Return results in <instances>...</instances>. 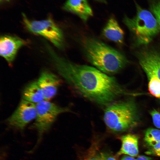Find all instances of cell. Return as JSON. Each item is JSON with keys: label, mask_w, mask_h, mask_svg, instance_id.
I'll list each match as a JSON object with an SVG mask.
<instances>
[{"label": "cell", "mask_w": 160, "mask_h": 160, "mask_svg": "<svg viewBox=\"0 0 160 160\" xmlns=\"http://www.w3.org/2000/svg\"><path fill=\"white\" fill-rule=\"evenodd\" d=\"M136 14L132 18L125 16L123 22L135 37L138 44H149L160 32V26L151 13L135 2Z\"/></svg>", "instance_id": "4"}, {"label": "cell", "mask_w": 160, "mask_h": 160, "mask_svg": "<svg viewBox=\"0 0 160 160\" xmlns=\"http://www.w3.org/2000/svg\"><path fill=\"white\" fill-rule=\"evenodd\" d=\"M138 60L145 72H150L160 79V54L154 50L144 51L139 54Z\"/></svg>", "instance_id": "10"}, {"label": "cell", "mask_w": 160, "mask_h": 160, "mask_svg": "<svg viewBox=\"0 0 160 160\" xmlns=\"http://www.w3.org/2000/svg\"><path fill=\"white\" fill-rule=\"evenodd\" d=\"M27 44L26 41L17 36L2 35L0 38V55L9 65H12L18 51Z\"/></svg>", "instance_id": "8"}, {"label": "cell", "mask_w": 160, "mask_h": 160, "mask_svg": "<svg viewBox=\"0 0 160 160\" xmlns=\"http://www.w3.org/2000/svg\"><path fill=\"white\" fill-rule=\"evenodd\" d=\"M149 7L160 26V0H150Z\"/></svg>", "instance_id": "17"}, {"label": "cell", "mask_w": 160, "mask_h": 160, "mask_svg": "<svg viewBox=\"0 0 160 160\" xmlns=\"http://www.w3.org/2000/svg\"><path fill=\"white\" fill-rule=\"evenodd\" d=\"M150 114L154 125L160 129V113L156 110L153 109L150 112Z\"/></svg>", "instance_id": "18"}, {"label": "cell", "mask_w": 160, "mask_h": 160, "mask_svg": "<svg viewBox=\"0 0 160 160\" xmlns=\"http://www.w3.org/2000/svg\"><path fill=\"white\" fill-rule=\"evenodd\" d=\"M103 120L107 127L113 132H122L130 129L139 122L136 105L131 100L111 103L105 110Z\"/></svg>", "instance_id": "3"}, {"label": "cell", "mask_w": 160, "mask_h": 160, "mask_svg": "<svg viewBox=\"0 0 160 160\" xmlns=\"http://www.w3.org/2000/svg\"><path fill=\"white\" fill-rule=\"evenodd\" d=\"M137 160H153L150 157L145 156H139L136 159Z\"/></svg>", "instance_id": "21"}, {"label": "cell", "mask_w": 160, "mask_h": 160, "mask_svg": "<svg viewBox=\"0 0 160 160\" xmlns=\"http://www.w3.org/2000/svg\"><path fill=\"white\" fill-rule=\"evenodd\" d=\"M36 104V115L34 127L38 133L39 143L44 134L50 129L57 116L69 111V110L45 100Z\"/></svg>", "instance_id": "6"}, {"label": "cell", "mask_w": 160, "mask_h": 160, "mask_svg": "<svg viewBox=\"0 0 160 160\" xmlns=\"http://www.w3.org/2000/svg\"><path fill=\"white\" fill-rule=\"evenodd\" d=\"M86 160H105L104 154L101 153L92 155Z\"/></svg>", "instance_id": "20"}, {"label": "cell", "mask_w": 160, "mask_h": 160, "mask_svg": "<svg viewBox=\"0 0 160 160\" xmlns=\"http://www.w3.org/2000/svg\"><path fill=\"white\" fill-rule=\"evenodd\" d=\"M81 45L88 61L106 74L118 72L127 63L123 54L95 37H85L81 41Z\"/></svg>", "instance_id": "2"}, {"label": "cell", "mask_w": 160, "mask_h": 160, "mask_svg": "<svg viewBox=\"0 0 160 160\" xmlns=\"http://www.w3.org/2000/svg\"><path fill=\"white\" fill-rule=\"evenodd\" d=\"M36 115V104L22 99L16 109L6 120V122L12 127L23 130L35 119Z\"/></svg>", "instance_id": "7"}, {"label": "cell", "mask_w": 160, "mask_h": 160, "mask_svg": "<svg viewBox=\"0 0 160 160\" xmlns=\"http://www.w3.org/2000/svg\"><path fill=\"white\" fill-rule=\"evenodd\" d=\"M145 153L148 155H152L160 157V142L154 146L151 147Z\"/></svg>", "instance_id": "19"}, {"label": "cell", "mask_w": 160, "mask_h": 160, "mask_svg": "<svg viewBox=\"0 0 160 160\" xmlns=\"http://www.w3.org/2000/svg\"><path fill=\"white\" fill-rule=\"evenodd\" d=\"M37 81L44 100L49 101L56 95L61 83V80L57 75L47 71L41 73Z\"/></svg>", "instance_id": "9"}, {"label": "cell", "mask_w": 160, "mask_h": 160, "mask_svg": "<svg viewBox=\"0 0 160 160\" xmlns=\"http://www.w3.org/2000/svg\"><path fill=\"white\" fill-rule=\"evenodd\" d=\"M97 1L100 2L101 3H103L105 4L106 3V0H95Z\"/></svg>", "instance_id": "24"}, {"label": "cell", "mask_w": 160, "mask_h": 160, "mask_svg": "<svg viewBox=\"0 0 160 160\" xmlns=\"http://www.w3.org/2000/svg\"><path fill=\"white\" fill-rule=\"evenodd\" d=\"M9 0H0V1L1 2H3L7 1H8Z\"/></svg>", "instance_id": "25"}, {"label": "cell", "mask_w": 160, "mask_h": 160, "mask_svg": "<svg viewBox=\"0 0 160 160\" xmlns=\"http://www.w3.org/2000/svg\"><path fill=\"white\" fill-rule=\"evenodd\" d=\"M145 72L148 80V88L150 93L154 97L160 98V79L150 72Z\"/></svg>", "instance_id": "15"}, {"label": "cell", "mask_w": 160, "mask_h": 160, "mask_svg": "<svg viewBox=\"0 0 160 160\" xmlns=\"http://www.w3.org/2000/svg\"><path fill=\"white\" fill-rule=\"evenodd\" d=\"M22 15L24 25L29 31L44 38L59 49L63 48V33L50 16L45 19L37 20H30L24 13Z\"/></svg>", "instance_id": "5"}, {"label": "cell", "mask_w": 160, "mask_h": 160, "mask_svg": "<svg viewBox=\"0 0 160 160\" xmlns=\"http://www.w3.org/2000/svg\"><path fill=\"white\" fill-rule=\"evenodd\" d=\"M121 160H137L136 159H135L133 157L128 156H125L123 157Z\"/></svg>", "instance_id": "22"}, {"label": "cell", "mask_w": 160, "mask_h": 160, "mask_svg": "<svg viewBox=\"0 0 160 160\" xmlns=\"http://www.w3.org/2000/svg\"><path fill=\"white\" fill-rule=\"evenodd\" d=\"M22 99L36 104L44 100L43 93L37 81L29 83L22 93Z\"/></svg>", "instance_id": "14"}, {"label": "cell", "mask_w": 160, "mask_h": 160, "mask_svg": "<svg viewBox=\"0 0 160 160\" xmlns=\"http://www.w3.org/2000/svg\"><path fill=\"white\" fill-rule=\"evenodd\" d=\"M105 160H117L113 157L109 155L104 154Z\"/></svg>", "instance_id": "23"}, {"label": "cell", "mask_w": 160, "mask_h": 160, "mask_svg": "<svg viewBox=\"0 0 160 160\" xmlns=\"http://www.w3.org/2000/svg\"><path fill=\"white\" fill-rule=\"evenodd\" d=\"M103 36L106 39L121 44L123 43L124 33L115 18H109L102 31Z\"/></svg>", "instance_id": "12"}, {"label": "cell", "mask_w": 160, "mask_h": 160, "mask_svg": "<svg viewBox=\"0 0 160 160\" xmlns=\"http://www.w3.org/2000/svg\"><path fill=\"white\" fill-rule=\"evenodd\" d=\"M49 54L59 74L84 97L107 106L125 94L116 79L96 68L77 64L57 54L53 49Z\"/></svg>", "instance_id": "1"}, {"label": "cell", "mask_w": 160, "mask_h": 160, "mask_svg": "<svg viewBox=\"0 0 160 160\" xmlns=\"http://www.w3.org/2000/svg\"><path fill=\"white\" fill-rule=\"evenodd\" d=\"M122 145L118 155L126 154L135 157L139 153L138 138L134 135L129 134L122 136L121 138Z\"/></svg>", "instance_id": "13"}, {"label": "cell", "mask_w": 160, "mask_h": 160, "mask_svg": "<svg viewBox=\"0 0 160 160\" xmlns=\"http://www.w3.org/2000/svg\"><path fill=\"white\" fill-rule=\"evenodd\" d=\"M144 140L151 147H153L160 142V130L150 128L145 132Z\"/></svg>", "instance_id": "16"}, {"label": "cell", "mask_w": 160, "mask_h": 160, "mask_svg": "<svg viewBox=\"0 0 160 160\" xmlns=\"http://www.w3.org/2000/svg\"><path fill=\"white\" fill-rule=\"evenodd\" d=\"M63 9L77 15L84 22L93 15L87 0H67Z\"/></svg>", "instance_id": "11"}]
</instances>
